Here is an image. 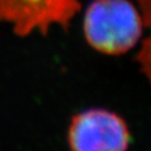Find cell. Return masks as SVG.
<instances>
[{
  "mask_svg": "<svg viewBox=\"0 0 151 151\" xmlns=\"http://www.w3.org/2000/svg\"><path fill=\"white\" fill-rule=\"evenodd\" d=\"M130 142L126 122L105 108H89L78 113L68 129L71 151H127Z\"/></svg>",
  "mask_w": 151,
  "mask_h": 151,
  "instance_id": "7a4b0ae2",
  "label": "cell"
},
{
  "mask_svg": "<svg viewBox=\"0 0 151 151\" xmlns=\"http://www.w3.org/2000/svg\"><path fill=\"white\" fill-rule=\"evenodd\" d=\"M80 9V0H0V22L10 24L18 36L45 35L52 25L67 29Z\"/></svg>",
  "mask_w": 151,
  "mask_h": 151,
  "instance_id": "3957f363",
  "label": "cell"
},
{
  "mask_svg": "<svg viewBox=\"0 0 151 151\" xmlns=\"http://www.w3.org/2000/svg\"><path fill=\"white\" fill-rule=\"evenodd\" d=\"M143 18L130 0H93L83 17L87 43L105 55H122L139 42Z\"/></svg>",
  "mask_w": 151,
  "mask_h": 151,
  "instance_id": "6da1fadb",
  "label": "cell"
}]
</instances>
